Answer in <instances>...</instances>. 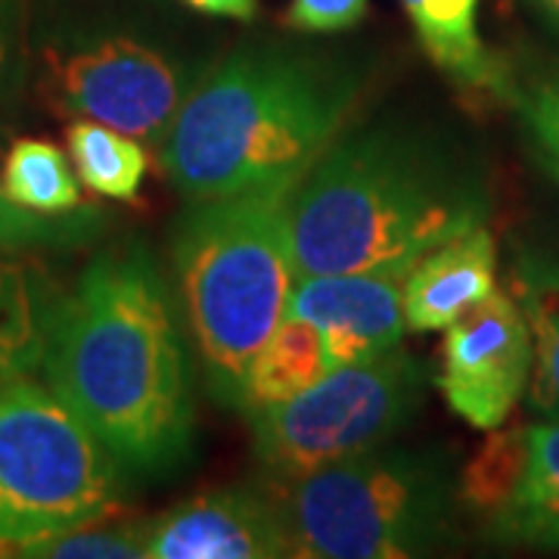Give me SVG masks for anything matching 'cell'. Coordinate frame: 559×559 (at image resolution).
Instances as JSON below:
<instances>
[{
  "mask_svg": "<svg viewBox=\"0 0 559 559\" xmlns=\"http://www.w3.org/2000/svg\"><path fill=\"white\" fill-rule=\"evenodd\" d=\"M40 370L124 473L171 476L193 454L190 352L146 246L106 249L84 267L60 299Z\"/></svg>",
  "mask_w": 559,
  "mask_h": 559,
  "instance_id": "1",
  "label": "cell"
},
{
  "mask_svg": "<svg viewBox=\"0 0 559 559\" xmlns=\"http://www.w3.org/2000/svg\"><path fill=\"white\" fill-rule=\"evenodd\" d=\"M364 72L340 53L246 40L200 75L159 150L187 202L299 187L348 131Z\"/></svg>",
  "mask_w": 559,
  "mask_h": 559,
  "instance_id": "2",
  "label": "cell"
},
{
  "mask_svg": "<svg viewBox=\"0 0 559 559\" xmlns=\"http://www.w3.org/2000/svg\"><path fill=\"white\" fill-rule=\"evenodd\" d=\"M481 221L473 175L436 140L399 124L345 131L289 202L299 277L411 271Z\"/></svg>",
  "mask_w": 559,
  "mask_h": 559,
  "instance_id": "3",
  "label": "cell"
},
{
  "mask_svg": "<svg viewBox=\"0 0 559 559\" xmlns=\"http://www.w3.org/2000/svg\"><path fill=\"white\" fill-rule=\"evenodd\" d=\"M293 190L190 202L175 227L171 259L183 323L212 399L234 411H240L246 370L286 320L299 280Z\"/></svg>",
  "mask_w": 559,
  "mask_h": 559,
  "instance_id": "4",
  "label": "cell"
},
{
  "mask_svg": "<svg viewBox=\"0 0 559 559\" xmlns=\"http://www.w3.org/2000/svg\"><path fill=\"white\" fill-rule=\"evenodd\" d=\"M277 500L301 559H407L444 544L454 479L432 451L370 448L296 481Z\"/></svg>",
  "mask_w": 559,
  "mask_h": 559,
  "instance_id": "5",
  "label": "cell"
},
{
  "mask_svg": "<svg viewBox=\"0 0 559 559\" xmlns=\"http://www.w3.org/2000/svg\"><path fill=\"white\" fill-rule=\"evenodd\" d=\"M121 469L50 389L0 385V554L57 538L121 510Z\"/></svg>",
  "mask_w": 559,
  "mask_h": 559,
  "instance_id": "6",
  "label": "cell"
},
{
  "mask_svg": "<svg viewBox=\"0 0 559 559\" xmlns=\"http://www.w3.org/2000/svg\"><path fill=\"white\" fill-rule=\"evenodd\" d=\"M426 370L404 348L330 370L296 399L249 411L255 457L274 481L380 448L417 417Z\"/></svg>",
  "mask_w": 559,
  "mask_h": 559,
  "instance_id": "7",
  "label": "cell"
},
{
  "mask_svg": "<svg viewBox=\"0 0 559 559\" xmlns=\"http://www.w3.org/2000/svg\"><path fill=\"white\" fill-rule=\"evenodd\" d=\"M200 75L150 40L103 32L40 50L38 94L62 119L109 124L159 156Z\"/></svg>",
  "mask_w": 559,
  "mask_h": 559,
  "instance_id": "8",
  "label": "cell"
},
{
  "mask_svg": "<svg viewBox=\"0 0 559 559\" xmlns=\"http://www.w3.org/2000/svg\"><path fill=\"white\" fill-rule=\"evenodd\" d=\"M528 380L532 333L510 289H495L444 326L439 392L473 429L488 432L510 419Z\"/></svg>",
  "mask_w": 559,
  "mask_h": 559,
  "instance_id": "9",
  "label": "cell"
},
{
  "mask_svg": "<svg viewBox=\"0 0 559 559\" xmlns=\"http://www.w3.org/2000/svg\"><path fill=\"white\" fill-rule=\"evenodd\" d=\"M411 271L301 274L286 318L311 323L323 340L330 370L380 358L399 348L404 323V280Z\"/></svg>",
  "mask_w": 559,
  "mask_h": 559,
  "instance_id": "10",
  "label": "cell"
},
{
  "mask_svg": "<svg viewBox=\"0 0 559 559\" xmlns=\"http://www.w3.org/2000/svg\"><path fill=\"white\" fill-rule=\"evenodd\" d=\"M280 557H293V540L271 491L215 488L150 520L146 559Z\"/></svg>",
  "mask_w": 559,
  "mask_h": 559,
  "instance_id": "11",
  "label": "cell"
},
{
  "mask_svg": "<svg viewBox=\"0 0 559 559\" xmlns=\"http://www.w3.org/2000/svg\"><path fill=\"white\" fill-rule=\"evenodd\" d=\"M498 289V246L485 224L429 249L404 280V323L414 333L451 326Z\"/></svg>",
  "mask_w": 559,
  "mask_h": 559,
  "instance_id": "12",
  "label": "cell"
},
{
  "mask_svg": "<svg viewBox=\"0 0 559 559\" xmlns=\"http://www.w3.org/2000/svg\"><path fill=\"white\" fill-rule=\"evenodd\" d=\"M485 535L500 544L559 547V417L525 426L516 481Z\"/></svg>",
  "mask_w": 559,
  "mask_h": 559,
  "instance_id": "13",
  "label": "cell"
},
{
  "mask_svg": "<svg viewBox=\"0 0 559 559\" xmlns=\"http://www.w3.org/2000/svg\"><path fill=\"white\" fill-rule=\"evenodd\" d=\"M60 299L35 261L0 255V385L40 370Z\"/></svg>",
  "mask_w": 559,
  "mask_h": 559,
  "instance_id": "14",
  "label": "cell"
},
{
  "mask_svg": "<svg viewBox=\"0 0 559 559\" xmlns=\"http://www.w3.org/2000/svg\"><path fill=\"white\" fill-rule=\"evenodd\" d=\"M510 296L532 333L528 404L538 417H559V259L538 249H516Z\"/></svg>",
  "mask_w": 559,
  "mask_h": 559,
  "instance_id": "15",
  "label": "cell"
},
{
  "mask_svg": "<svg viewBox=\"0 0 559 559\" xmlns=\"http://www.w3.org/2000/svg\"><path fill=\"white\" fill-rule=\"evenodd\" d=\"M419 47L448 79L469 91L507 87V75L479 35L481 0H401Z\"/></svg>",
  "mask_w": 559,
  "mask_h": 559,
  "instance_id": "16",
  "label": "cell"
},
{
  "mask_svg": "<svg viewBox=\"0 0 559 559\" xmlns=\"http://www.w3.org/2000/svg\"><path fill=\"white\" fill-rule=\"evenodd\" d=\"M330 373V360L320 333L305 320L286 318L277 333L261 345L242 380L240 411L271 407L296 399Z\"/></svg>",
  "mask_w": 559,
  "mask_h": 559,
  "instance_id": "17",
  "label": "cell"
},
{
  "mask_svg": "<svg viewBox=\"0 0 559 559\" xmlns=\"http://www.w3.org/2000/svg\"><path fill=\"white\" fill-rule=\"evenodd\" d=\"M66 146L79 180L97 197L134 202L146 180V146L100 121L75 119L66 128Z\"/></svg>",
  "mask_w": 559,
  "mask_h": 559,
  "instance_id": "18",
  "label": "cell"
},
{
  "mask_svg": "<svg viewBox=\"0 0 559 559\" xmlns=\"http://www.w3.org/2000/svg\"><path fill=\"white\" fill-rule=\"evenodd\" d=\"M0 190L25 209L62 215L81 205L75 165L57 143L40 138L13 140L0 159Z\"/></svg>",
  "mask_w": 559,
  "mask_h": 559,
  "instance_id": "19",
  "label": "cell"
},
{
  "mask_svg": "<svg viewBox=\"0 0 559 559\" xmlns=\"http://www.w3.org/2000/svg\"><path fill=\"white\" fill-rule=\"evenodd\" d=\"M106 230L100 209L79 205L62 215L25 209L0 190V255H20L32 249H79Z\"/></svg>",
  "mask_w": 559,
  "mask_h": 559,
  "instance_id": "20",
  "label": "cell"
},
{
  "mask_svg": "<svg viewBox=\"0 0 559 559\" xmlns=\"http://www.w3.org/2000/svg\"><path fill=\"white\" fill-rule=\"evenodd\" d=\"M109 520V516H106ZM106 520L62 532L57 538L25 547L20 557L38 559H138L146 557L150 520H131L109 525Z\"/></svg>",
  "mask_w": 559,
  "mask_h": 559,
  "instance_id": "21",
  "label": "cell"
},
{
  "mask_svg": "<svg viewBox=\"0 0 559 559\" xmlns=\"http://www.w3.org/2000/svg\"><path fill=\"white\" fill-rule=\"evenodd\" d=\"M525 131L544 165L559 178V81H538L520 97Z\"/></svg>",
  "mask_w": 559,
  "mask_h": 559,
  "instance_id": "22",
  "label": "cell"
},
{
  "mask_svg": "<svg viewBox=\"0 0 559 559\" xmlns=\"http://www.w3.org/2000/svg\"><path fill=\"white\" fill-rule=\"evenodd\" d=\"M370 0H289L283 22L305 35H336L355 28Z\"/></svg>",
  "mask_w": 559,
  "mask_h": 559,
  "instance_id": "23",
  "label": "cell"
},
{
  "mask_svg": "<svg viewBox=\"0 0 559 559\" xmlns=\"http://www.w3.org/2000/svg\"><path fill=\"white\" fill-rule=\"evenodd\" d=\"M25 81L20 13L16 0H0V109L20 97Z\"/></svg>",
  "mask_w": 559,
  "mask_h": 559,
  "instance_id": "24",
  "label": "cell"
},
{
  "mask_svg": "<svg viewBox=\"0 0 559 559\" xmlns=\"http://www.w3.org/2000/svg\"><path fill=\"white\" fill-rule=\"evenodd\" d=\"M190 10L205 13V16H221V20L249 22L259 16V0H180Z\"/></svg>",
  "mask_w": 559,
  "mask_h": 559,
  "instance_id": "25",
  "label": "cell"
},
{
  "mask_svg": "<svg viewBox=\"0 0 559 559\" xmlns=\"http://www.w3.org/2000/svg\"><path fill=\"white\" fill-rule=\"evenodd\" d=\"M538 3L544 7V13L559 25V0H538Z\"/></svg>",
  "mask_w": 559,
  "mask_h": 559,
  "instance_id": "26",
  "label": "cell"
},
{
  "mask_svg": "<svg viewBox=\"0 0 559 559\" xmlns=\"http://www.w3.org/2000/svg\"><path fill=\"white\" fill-rule=\"evenodd\" d=\"M3 146H7V134H3V128H0V159H3V153H7Z\"/></svg>",
  "mask_w": 559,
  "mask_h": 559,
  "instance_id": "27",
  "label": "cell"
}]
</instances>
